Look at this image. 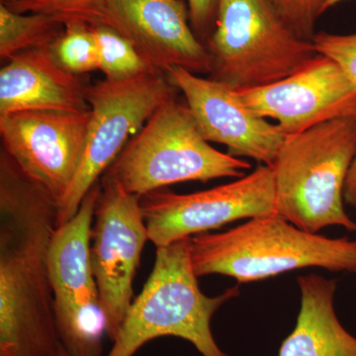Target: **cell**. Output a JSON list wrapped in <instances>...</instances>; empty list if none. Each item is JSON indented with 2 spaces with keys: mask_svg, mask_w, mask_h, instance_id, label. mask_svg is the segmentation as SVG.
<instances>
[{
  "mask_svg": "<svg viewBox=\"0 0 356 356\" xmlns=\"http://www.w3.org/2000/svg\"><path fill=\"white\" fill-rule=\"evenodd\" d=\"M64 24V33L51 48L58 64L76 76L99 69L97 42L92 26L81 21H69Z\"/></svg>",
  "mask_w": 356,
  "mask_h": 356,
  "instance_id": "d6986e66",
  "label": "cell"
},
{
  "mask_svg": "<svg viewBox=\"0 0 356 356\" xmlns=\"http://www.w3.org/2000/svg\"><path fill=\"white\" fill-rule=\"evenodd\" d=\"M81 76L58 64L51 49L17 54L0 70V116L25 111H89V83Z\"/></svg>",
  "mask_w": 356,
  "mask_h": 356,
  "instance_id": "9a60e30c",
  "label": "cell"
},
{
  "mask_svg": "<svg viewBox=\"0 0 356 356\" xmlns=\"http://www.w3.org/2000/svg\"><path fill=\"white\" fill-rule=\"evenodd\" d=\"M8 1V0H1V2Z\"/></svg>",
  "mask_w": 356,
  "mask_h": 356,
  "instance_id": "4316f807",
  "label": "cell"
},
{
  "mask_svg": "<svg viewBox=\"0 0 356 356\" xmlns=\"http://www.w3.org/2000/svg\"><path fill=\"white\" fill-rule=\"evenodd\" d=\"M90 110L25 111L0 116L1 147L58 203L74 182L86 151Z\"/></svg>",
  "mask_w": 356,
  "mask_h": 356,
  "instance_id": "8fae6325",
  "label": "cell"
},
{
  "mask_svg": "<svg viewBox=\"0 0 356 356\" xmlns=\"http://www.w3.org/2000/svg\"><path fill=\"white\" fill-rule=\"evenodd\" d=\"M149 233L156 248L209 233L243 219L277 215L271 165L207 191L177 194L158 189L140 199Z\"/></svg>",
  "mask_w": 356,
  "mask_h": 356,
  "instance_id": "9c48e42d",
  "label": "cell"
},
{
  "mask_svg": "<svg viewBox=\"0 0 356 356\" xmlns=\"http://www.w3.org/2000/svg\"><path fill=\"white\" fill-rule=\"evenodd\" d=\"M346 1V0H322L321 1L320 14L323 15L325 13H327L329 9L336 6L337 4L341 3V2Z\"/></svg>",
  "mask_w": 356,
  "mask_h": 356,
  "instance_id": "d4e9b609",
  "label": "cell"
},
{
  "mask_svg": "<svg viewBox=\"0 0 356 356\" xmlns=\"http://www.w3.org/2000/svg\"><path fill=\"white\" fill-rule=\"evenodd\" d=\"M166 76L184 93L204 139L224 145L236 158L273 165L286 136L248 107L238 91L182 67H173Z\"/></svg>",
  "mask_w": 356,
  "mask_h": 356,
  "instance_id": "5bb4252c",
  "label": "cell"
},
{
  "mask_svg": "<svg viewBox=\"0 0 356 356\" xmlns=\"http://www.w3.org/2000/svg\"><path fill=\"white\" fill-rule=\"evenodd\" d=\"M98 48L99 70L105 79H125L140 76L152 69L129 40L107 26H92Z\"/></svg>",
  "mask_w": 356,
  "mask_h": 356,
  "instance_id": "ac0fdd59",
  "label": "cell"
},
{
  "mask_svg": "<svg viewBox=\"0 0 356 356\" xmlns=\"http://www.w3.org/2000/svg\"><path fill=\"white\" fill-rule=\"evenodd\" d=\"M65 31L58 17L43 13H16L0 4V58L7 62L22 51L51 49Z\"/></svg>",
  "mask_w": 356,
  "mask_h": 356,
  "instance_id": "e0dca14e",
  "label": "cell"
},
{
  "mask_svg": "<svg viewBox=\"0 0 356 356\" xmlns=\"http://www.w3.org/2000/svg\"><path fill=\"white\" fill-rule=\"evenodd\" d=\"M322 0H270L276 10L301 38L312 41Z\"/></svg>",
  "mask_w": 356,
  "mask_h": 356,
  "instance_id": "7402d4cb",
  "label": "cell"
},
{
  "mask_svg": "<svg viewBox=\"0 0 356 356\" xmlns=\"http://www.w3.org/2000/svg\"><path fill=\"white\" fill-rule=\"evenodd\" d=\"M205 47L209 79L236 91L287 79L318 56L313 42L301 38L270 0H221Z\"/></svg>",
  "mask_w": 356,
  "mask_h": 356,
  "instance_id": "8992f818",
  "label": "cell"
},
{
  "mask_svg": "<svg viewBox=\"0 0 356 356\" xmlns=\"http://www.w3.org/2000/svg\"><path fill=\"white\" fill-rule=\"evenodd\" d=\"M191 257L197 277L220 274L238 284L307 267L356 273V241L309 233L278 215L191 236Z\"/></svg>",
  "mask_w": 356,
  "mask_h": 356,
  "instance_id": "7a4b0ae2",
  "label": "cell"
},
{
  "mask_svg": "<svg viewBox=\"0 0 356 356\" xmlns=\"http://www.w3.org/2000/svg\"><path fill=\"white\" fill-rule=\"evenodd\" d=\"M90 25L107 26L125 37L156 72L182 67L210 74L209 54L192 29L184 0H106Z\"/></svg>",
  "mask_w": 356,
  "mask_h": 356,
  "instance_id": "7c38bea8",
  "label": "cell"
},
{
  "mask_svg": "<svg viewBox=\"0 0 356 356\" xmlns=\"http://www.w3.org/2000/svg\"><path fill=\"white\" fill-rule=\"evenodd\" d=\"M140 196L103 175L91 229L90 259L105 323L114 341L133 303V282L149 233Z\"/></svg>",
  "mask_w": 356,
  "mask_h": 356,
  "instance_id": "30bf717a",
  "label": "cell"
},
{
  "mask_svg": "<svg viewBox=\"0 0 356 356\" xmlns=\"http://www.w3.org/2000/svg\"><path fill=\"white\" fill-rule=\"evenodd\" d=\"M343 199L351 207H356V154L344 185Z\"/></svg>",
  "mask_w": 356,
  "mask_h": 356,
  "instance_id": "cb8c5ba5",
  "label": "cell"
},
{
  "mask_svg": "<svg viewBox=\"0 0 356 356\" xmlns=\"http://www.w3.org/2000/svg\"><path fill=\"white\" fill-rule=\"evenodd\" d=\"M221 0H187L192 29L204 44L216 26Z\"/></svg>",
  "mask_w": 356,
  "mask_h": 356,
  "instance_id": "603a6c76",
  "label": "cell"
},
{
  "mask_svg": "<svg viewBox=\"0 0 356 356\" xmlns=\"http://www.w3.org/2000/svg\"><path fill=\"white\" fill-rule=\"evenodd\" d=\"M297 282L301 307L280 356H356V337L344 329L334 311L337 281L311 273Z\"/></svg>",
  "mask_w": 356,
  "mask_h": 356,
  "instance_id": "2e32d148",
  "label": "cell"
},
{
  "mask_svg": "<svg viewBox=\"0 0 356 356\" xmlns=\"http://www.w3.org/2000/svg\"><path fill=\"white\" fill-rule=\"evenodd\" d=\"M58 356H70L67 351L65 350L64 346H60V353H58Z\"/></svg>",
  "mask_w": 356,
  "mask_h": 356,
  "instance_id": "484cf974",
  "label": "cell"
},
{
  "mask_svg": "<svg viewBox=\"0 0 356 356\" xmlns=\"http://www.w3.org/2000/svg\"><path fill=\"white\" fill-rule=\"evenodd\" d=\"M58 203L0 149V356H58L49 248Z\"/></svg>",
  "mask_w": 356,
  "mask_h": 356,
  "instance_id": "6da1fadb",
  "label": "cell"
},
{
  "mask_svg": "<svg viewBox=\"0 0 356 356\" xmlns=\"http://www.w3.org/2000/svg\"><path fill=\"white\" fill-rule=\"evenodd\" d=\"M238 285L207 296L192 266L191 238L156 248L151 275L134 300L107 356H134L161 337L184 339L202 356H229L215 341L211 320L225 303L240 295Z\"/></svg>",
  "mask_w": 356,
  "mask_h": 356,
  "instance_id": "277c9868",
  "label": "cell"
},
{
  "mask_svg": "<svg viewBox=\"0 0 356 356\" xmlns=\"http://www.w3.org/2000/svg\"><path fill=\"white\" fill-rule=\"evenodd\" d=\"M314 47L318 55L331 58L356 83V33L350 35L316 33Z\"/></svg>",
  "mask_w": 356,
  "mask_h": 356,
  "instance_id": "44dd1931",
  "label": "cell"
},
{
  "mask_svg": "<svg viewBox=\"0 0 356 356\" xmlns=\"http://www.w3.org/2000/svg\"><path fill=\"white\" fill-rule=\"evenodd\" d=\"M356 154V116L286 136L273 166L278 216L312 234L330 226L356 233L343 191Z\"/></svg>",
  "mask_w": 356,
  "mask_h": 356,
  "instance_id": "3957f363",
  "label": "cell"
},
{
  "mask_svg": "<svg viewBox=\"0 0 356 356\" xmlns=\"http://www.w3.org/2000/svg\"><path fill=\"white\" fill-rule=\"evenodd\" d=\"M97 182L69 222L58 227L49 248L54 314L60 343L70 356H102L106 323L90 259Z\"/></svg>",
  "mask_w": 356,
  "mask_h": 356,
  "instance_id": "ba28073f",
  "label": "cell"
},
{
  "mask_svg": "<svg viewBox=\"0 0 356 356\" xmlns=\"http://www.w3.org/2000/svg\"><path fill=\"white\" fill-rule=\"evenodd\" d=\"M238 92L255 114L277 122L285 136L339 117L356 116V83L322 55L287 79Z\"/></svg>",
  "mask_w": 356,
  "mask_h": 356,
  "instance_id": "4fadbf2b",
  "label": "cell"
},
{
  "mask_svg": "<svg viewBox=\"0 0 356 356\" xmlns=\"http://www.w3.org/2000/svg\"><path fill=\"white\" fill-rule=\"evenodd\" d=\"M106 0H8L1 2L16 13L54 15L63 23L81 21L90 25Z\"/></svg>",
  "mask_w": 356,
  "mask_h": 356,
  "instance_id": "ffe728a7",
  "label": "cell"
},
{
  "mask_svg": "<svg viewBox=\"0 0 356 356\" xmlns=\"http://www.w3.org/2000/svg\"><path fill=\"white\" fill-rule=\"evenodd\" d=\"M250 168L245 159L211 146L187 105L172 98L129 140L103 175L114 178L129 193L142 197L181 182L242 178Z\"/></svg>",
  "mask_w": 356,
  "mask_h": 356,
  "instance_id": "5b68a950",
  "label": "cell"
},
{
  "mask_svg": "<svg viewBox=\"0 0 356 356\" xmlns=\"http://www.w3.org/2000/svg\"><path fill=\"white\" fill-rule=\"evenodd\" d=\"M177 91L159 72L88 84L86 100L91 116L86 151L74 182L58 203L57 228L76 214L84 196L123 151L131 134L137 133L159 107L175 98Z\"/></svg>",
  "mask_w": 356,
  "mask_h": 356,
  "instance_id": "52a82bcc",
  "label": "cell"
}]
</instances>
